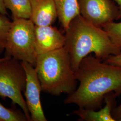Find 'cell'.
Listing matches in <instances>:
<instances>
[{
  "label": "cell",
  "instance_id": "8fae6325",
  "mask_svg": "<svg viewBox=\"0 0 121 121\" xmlns=\"http://www.w3.org/2000/svg\"><path fill=\"white\" fill-rule=\"evenodd\" d=\"M56 6L57 18L66 30L74 18L80 15L78 0H54Z\"/></svg>",
  "mask_w": 121,
  "mask_h": 121
},
{
  "label": "cell",
  "instance_id": "e0dca14e",
  "mask_svg": "<svg viewBox=\"0 0 121 121\" xmlns=\"http://www.w3.org/2000/svg\"><path fill=\"white\" fill-rule=\"evenodd\" d=\"M112 115L115 121H121V104L113 109Z\"/></svg>",
  "mask_w": 121,
  "mask_h": 121
},
{
  "label": "cell",
  "instance_id": "5bb4252c",
  "mask_svg": "<svg viewBox=\"0 0 121 121\" xmlns=\"http://www.w3.org/2000/svg\"><path fill=\"white\" fill-rule=\"evenodd\" d=\"M113 43L121 49V22H109L102 26Z\"/></svg>",
  "mask_w": 121,
  "mask_h": 121
},
{
  "label": "cell",
  "instance_id": "9a60e30c",
  "mask_svg": "<svg viewBox=\"0 0 121 121\" xmlns=\"http://www.w3.org/2000/svg\"><path fill=\"white\" fill-rule=\"evenodd\" d=\"M12 21L6 15L0 14V55L5 50L6 39Z\"/></svg>",
  "mask_w": 121,
  "mask_h": 121
},
{
  "label": "cell",
  "instance_id": "ac0fdd59",
  "mask_svg": "<svg viewBox=\"0 0 121 121\" xmlns=\"http://www.w3.org/2000/svg\"><path fill=\"white\" fill-rule=\"evenodd\" d=\"M0 14L5 15L8 14L7 9L4 5V0H0Z\"/></svg>",
  "mask_w": 121,
  "mask_h": 121
},
{
  "label": "cell",
  "instance_id": "30bf717a",
  "mask_svg": "<svg viewBox=\"0 0 121 121\" xmlns=\"http://www.w3.org/2000/svg\"><path fill=\"white\" fill-rule=\"evenodd\" d=\"M117 96L113 92L107 94L104 98L105 106L97 111L79 108L73 111V113L79 117L80 121H115L112 116V112L115 108Z\"/></svg>",
  "mask_w": 121,
  "mask_h": 121
},
{
  "label": "cell",
  "instance_id": "7a4b0ae2",
  "mask_svg": "<svg viewBox=\"0 0 121 121\" xmlns=\"http://www.w3.org/2000/svg\"><path fill=\"white\" fill-rule=\"evenodd\" d=\"M64 48L69 54L74 71L85 56L94 53L104 60L108 56L121 53L104 29L86 21L80 14L74 18L65 30Z\"/></svg>",
  "mask_w": 121,
  "mask_h": 121
},
{
  "label": "cell",
  "instance_id": "9c48e42d",
  "mask_svg": "<svg viewBox=\"0 0 121 121\" xmlns=\"http://www.w3.org/2000/svg\"><path fill=\"white\" fill-rule=\"evenodd\" d=\"M30 19L36 26H51L57 18L54 0H30Z\"/></svg>",
  "mask_w": 121,
  "mask_h": 121
},
{
  "label": "cell",
  "instance_id": "8992f818",
  "mask_svg": "<svg viewBox=\"0 0 121 121\" xmlns=\"http://www.w3.org/2000/svg\"><path fill=\"white\" fill-rule=\"evenodd\" d=\"M80 14L88 22L102 27L120 18L118 7L112 0H78Z\"/></svg>",
  "mask_w": 121,
  "mask_h": 121
},
{
  "label": "cell",
  "instance_id": "ffe728a7",
  "mask_svg": "<svg viewBox=\"0 0 121 121\" xmlns=\"http://www.w3.org/2000/svg\"><path fill=\"white\" fill-rule=\"evenodd\" d=\"M9 56H4V57H1V58H0V63L3 61L4 60H6Z\"/></svg>",
  "mask_w": 121,
  "mask_h": 121
},
{
  "label": "cell",
  "instance_id": "52a82bcc",
  "mask_svg": "<svg viewBox=\"0 0 121 121\" xmlns=\"http://www.w3.org/2000/svg\"><path fill=\"white\" fill-rule=\"evenodd\" d=\"M21 62L26 75L25 96L31 121H47L40 101L41 86L35 67L27 62Z\"/></svg>",
  "mask_w": 121,
  "mask_h": 121
},
{
  "label": "cell",
  "instance_id": "3957f363",
  "mask_svg": "<svg viewBox=\"0 0 121 121\" xmlns=\"http://www.w3.org/2000/svg\"><path fill=\"white\" fill-rule=\"evenodd\" d=\"M35 68L43 92L58 96L76 90L78 81L64 47L38 55Z\"/></svg>",
  "mask_w": 121,
  "mask_h": 121
},
{
  "label": "cell",
  "instance_id": "6da1fadb",
  "mask_svg": "<svg viewBox=\"0 0 121 121\" xmlns=\"http://www.w3.org/2000/svg\"><path fill=\"white\" fill-rule=\"evenodd\" d=\"M102 60L91 54L83 58L75 71L79 85L67 96L65 104L96 110L109 93L113 92L117 96L121 95V67Z\"/></svg>",
  "mask_w": 121,
  "mask_h": 121
},
{
  "label": "cell",
  "instance_id": "4fadbf2b",
  "mask_svg": "<svg viewBox=\"0 0 121 121\" xmlns=\"http://www.w3.org/2000/svg\"><path fill=\"white\" fill-rule=\"evenodd\" d=\"M0 121H29L20 110L8 108L0 103Z\"/></svg>",
  "mask_w": 121,
  "mask_h": 121
},
{
  "label": "cell",
  "instance_id": "2e32d148",
  "mask_svg": "<svg viewBox=\"0 0 121 121\" xmlns=\"http://www.w3.org/2000/svg\"><path fill=\"white\" fill-rule=\"evenodd\" d=\"M104 62L121 67V53L117 55H110L104 60Z\"/></svg>",
  "mask_w": 121,
  "mask_h": 121
},
{
  "label": "cell",
  "instance_id": "5b68a950",
  "mask_svg": "<svg viewBox=\"0 0 121 121\" xmlns=\"http://www.w3.org/2000/svg\"><path fill=\"white\" fill-rule=\"evenodd\" d=\"M26 75L21 62L11 56L0 63V96L11 99L31 121L30 114L22 92L25 91Z\"/></svg>",
  "mask_w": 121,
  "mask_h": 121
},
{
  "label": "cell",
  "instance_id": "ba28073f",
  "mask_svg": "<svg viewBox=\"0 0 121 121\" xmlns=\"http://www.w3.org/2000/svg\"><path fill=\"white\" fill-rule=\"evenodd\" d=\"M65 36L56 27L35 26V48L38 55L63 48Z\"/></svg>",
  "mask_w": 121,
  "mask_h": 121
},
{
  "label": "cell",
  "instance_id": "d6986e66",
  "mask_svg": "<svg viewBox=\"0 0 121 121\" xmlns=\"http://www.w3.org/2000/svg\"><path fill=\"white\" fill-rule=\"evenodd\" d=\"M117 5L120 12V16L121 18V0H112Z\"/></svg>",
  "mask_w": 121,
  "mask_h": 121
},
{
  "label": "cell",
  "instance_id": "7c38bea8",
  "mask_svg": "<svg viewBox=\"0 0 121 121\" xmlns=\"http://www.w3.org/2000/svg\"><path fill=\"white\" fill-rule=\"evenodd\" d=\"M6 9L10 10L13 18L30 19V0H4Z\"/></svg>",
  "mask_w": 121,
  "mask_h": 121
},
{
  "label": "cell",
  "instance_id": "277c9868",
  "mask_svg": "<svg viewBox=\"0 0 121 121\" xmlns=\"http://www.w3.org/2000/svg\"><path fill=\"white\" fill-rule=\"evenodd\" d=\"M5 56L35 67L37 54L35 48V25L30 19L13 18L6 39Z\"/></svg>",
  "mask_w": 121,
  "mask_h": 121
}]
</instances>
